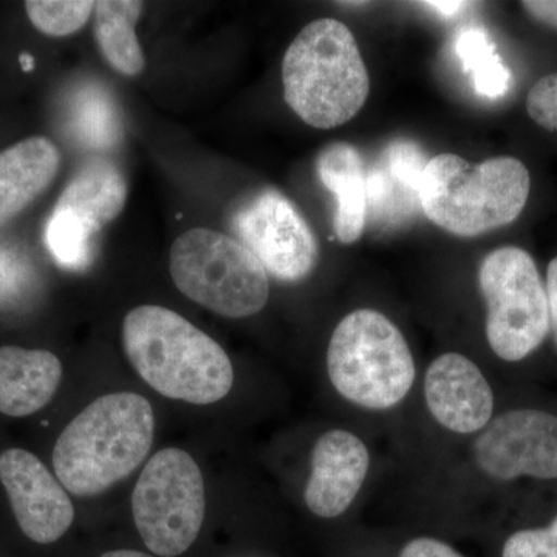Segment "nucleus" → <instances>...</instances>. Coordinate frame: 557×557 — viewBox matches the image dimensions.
Instances as JSON below:
<instances>
[{
  "label": "nucleus",
  "instance_id": "nucleus-1",
  "mask_svg": "<svg viewBox=\"0 0 557 557\" xmlns=\"http://www.w3.org/2000/svg\"><path fill=\"white\" fill-rule=\"evenodd\" d=\"M132 366L153 391L190 405L230 394L234 370L226 351L188 319L166 307L139 306L123 322Z\"/></svg>",
  "mask_w": 557,
  "mask_h": 557
},
{
  "label": "nucleus",
  "instance_id": "nucleus-2",
  "mask_svg": "<svg viewBox=\"0 0 557 557\" xmlns=\"http://www.w3.org/2000/svg\"><path fill=\"white\" fill-rule=\"evenodd\" d=\"M153 432L148 399L131 392L104 395L73 418L58 438L54 474L73 496H97L145 461Z\"/></svg>",
  "mask_w": 557,
  "mask_h": 557
},
{
  "label": "nucleus",
  "instance_id": "nucleus-3",
  "mask_svg": "<svg viewBox=\"0 0 557 557\" xmlns=\"http://www.w3.org/2000/svg\"><path fill=\"white\" fill-rule=\"evenodd\" d=\"M284 98L314 129H333L354 119L368 101L370 78L354 33L343 22H310L282 61Z\"/></svg>",
  "mask_w": 557,
  "mask_h": 557
},
{
  "label": "nucleus",
  "instance_id": "nucleus-4",
  "mask_svg": "<svg viewBox=\"0 0 557 557\" xmlns=\"http://www.w3.org/2000/svg\"><path fill=\"white\" fill-rule=\"evenodd\" d=\"M530 190V172L515 157L474 164L456 153H440L424 168L421 211L450 234L475 237L515 222Z\"/></svg>",
  "mask_w": 557,
  "mask_h": 557
},
{
  "label": "nucleus",
  "instance_id": "nucleus-5",
  "mask_svg": "<svg viewBox=\"0 0 557 557\" xmlns=\"http://www.w3.org/2000/svg\"><path fill=\"white\" fill-rule=\"evenodd\" d=\"M327 370L341 397L361 408L399 405L416 381V362L397 325L376 310L351 311L330 339Z\"/></svg>",
  "mask_w": 557,
  "mask_h": 557
},
{
  "label": "nucleus",
  "instance_id": "nucleus-6",
  "mask_svg": "<svg viewBox=\"0 0 557 557\" xmlns=\"http://www.w3.org/2000/svg\"><path fill=\"white\" fill-rule=\"evenodd\" d=\"M171 276L183 295L220 317H252L270 298L269 273L260 260L214 230L194 228L175 239Z\"/></svg>",
  "mask_w": 557,
  "mask_h": 557
},
{
  "label": "nucleus",
  "instance_id": "nucleus-7",
  "mask_svg": "<svg viewBox=\"0 0 557 557\" xmlns=\"http://www.w3.org/2000/svg\"><path fill=\"white\" fill-rule=\"evenodd\" d=\"M139 536L150 552L177 557L197 541L205 511L203 475L185 450L168 448L150 458L132 493Z\"/></svg>",
  "mask_w": 557,
  "mask_h": 557
},
{
  "label": "nucleus",
  "instance_id": "nucleus-8",
  "mask_svg": "<svg viewBox=\"0 0 557 557\" xmlns=\"http://www.w3.org/2000/svg\"><path fill=\"white\" fill-rule=\"evenodd\" d=\"M486 300V338L498 358L522 361L547 338V289L533 258L518 247L498 248L480 263Z\"/></svg>",
  "mask_w": 557,
  "mask_h": 557
},
{
  "label": "nucleus",
  "instance_id": "nucleus-9",
  "mask_svg": "<svg viewBox=\"0 0 557 557\" xmlns=\"http://www.w3.org/2000/svg\"><path fill=\"white\" fill-rule=\"evenodd\" d=\"M234 231L267 273L299 282L317 267L319 247L307 220L276 189H263L237 208Z\"/></svg>",
  "mask_w": 557,
  "mask_h": 557
},
{
  "label": "nucleus",
  "instance_id": "nucleus-10",
  "mask_svg": "<svg viewBox=\"0 0 557 557\" xmlns=\"http://www.w3.org/2000/svg\"><path fill=\"white\" fill-rule=\"evenodd\" d=\"M475 461L490 478L557 479V417L536 409L502 413L474 446Z\"/></svg>",
  "mask_w": 557,
  "mask_h": 557
},
{
  "label": "nucleus",
  "instance_id": "nucleus-11",
  "mask_svg": "<svg viewBox=\"0 0 557 557\" xmlns=\"http://www.w3.org/2000/svg\"><path fill=\"white\" fill-rule=\"evenodd\" d=\"M0 482L22 533L30 541L53 544L67 533L75 508L67 490L35 454L17 448L3 450Z\"/></svg>",
  "mask_w": 557,
  "mask_h": 557
},
{
  "label": "nucleus",
  "instance_id": "nucleus-12",
  "mask_svg": "<svg viewBox=\"0 0 557 557\" xmlns=\"http://www.w3.org/2000/svg\"><path fill=\"white\" fill-rule=\"evenodd\" d=\"M429 412L457 434H471L490 424L494 394L478 366L460 354H445L429 366L424 379Z\"/></svg>",
  "mask_w": 557,
  "mask_h": 557
},
{
  "label": "nucleus",
  "instance_id": "nucleus-13",
  "mask_svg": "<svg viewBox=\"0 0 557 557\" xmlns=\"http://www.w3.org/2000/svg\"><path fill=\"white\" fill-rule=\"evenodd\" d=\"M369 467V450L357 435L343 429L325 432L311 456V474L304 493L307 507L319 518H338L358 496Z\"/></svg>",
  "mask_w": 557,
  "mask_h": 557
},
{
  "label": "nucleus",
  "instance_id": "nucleus-14",
  "mask_svg": "<svg viewBox=\"0 0 557 557\" xmlns=\"http://www.w3.org/2000/svg\"><path fill=\"white\" fill-rule=\"evenodd\" d=\"M426 153L417 143L392 141L368 168V219L381 228L405 225L421 208Z\"/></svg>",
  "mask_w": 557,
  "mask_h": 557
},
{
  "label": "nucleus",
  "instance_id": "nucleus-15",
  "mask_svg": "<svg viewBox=\"0 0 557 557\" xmlns=\"http://www.w3.org/2000/svg\"><path fill=\"white\" fill-rule=\"evenodd\" d=\"M61 379V361L51 351L0 347V412L33 416L49 405Z\"/></svg>",
  "mask_w": 557,
  "mask_h": 557
},
{
  "label": "nucleus",
  "instance_id": "nucleus-16",
  "mask_svg": "<svg viewBox=\"0 0 557 557\" xmlns=\"http://www.w3.org/2000/svg\"><path fill=\"white\" fill-rule=\"evenodd\" d=\"M319 180L336 200L333 230L343 244H355L368 222V168L347 143H333L318 157Z\"/></svg>",
  "mask_w": 557,
  "mask_h": 557
},
{
  "label": "nucleus",
  "instance_id": "nucleus-17",
  "mask_svg": "<svg viewBox=\"0 0 557 557\" xmlns=\"http://www.w3.org/2000/svg\"><path fill=\"white\" fill-rule=\"evenodd\" d=\"M60 164V150L49 138H27L0 152V226L49 188Z\"/></svg>",
  "mask_w": 557,
  "mask_h": 557
},
{
  "label": "nucleus",
  "instance_id": "nucleus-18",
  "mask_svg": "<svg viewBox=\"0 0 557 557\" xmlns=\"http://www.w3.org/2000/svg\"><path fill=\"white\" fill-rule=\"evenodd\" d=\"M126 199V180L119 168L108 160H94L72 178L54 211L69 215L98 236L119 218Z\"/></svg>",
  "mask_w": 557,
  "mask_h": 557
},
{
  "label": "nucleus",
  "instance_id": "nucleus-19",
  "mask_svg": "<svg viewBox=\"0 0 557 557\" xmlns=\"http://www.w3.org/2000/svg\"><path fill=\"white\" fill-rule=\"evenodd\" d=\"M143 9L137 0H101L95 5V39L106 61L124 76H137L146 65L135 32Z\"/></svg>",
  "mask_w": 557,
  "mask_h": 557
},
{
  "label": "nucleus",
  "instance_id": "nucleus-20",
  "mask_svg": "<svg viewBox=\"0 0 557 557\" xmlns=\"http://www.w3.org/2000/svg\"><path fill=\"white\" fill-rule=\"evenodd\" d=\"M456 51L480 97L497 100L511 89V72L502 61L496 44L485 28L474 25L461 28L456 39Z\"/></svg>",
  "mask_w": 557,
  "mask_h": 557
},
{
  "label": "nucleus",
  "instance_id": "nucleus-21",
  "mask_svg": "<svg viewBox=\"0 0 557 557\" xmlns=\"http://www.w3.org/2000/svg\"><path fill=\"white\" fill-rule=\"evenodd\" d=\"M72 126L76 138L91 149H110L121 138L115 104L100 87L79 91L72 109Z\"/></svg>",
  "mask_w": 557,
  "mask_h": 557
},
{
  "label": "nucleus",
  "instance_id": "nucleus-22",
  "mask_svg": "<svg viewBox=\"0 0 557 557\" xmlns=\"http://www.w3.org/2000/svg\"><path fill=\"white\" fill-rule=\"evenodd\" d=\"M97 2L90 0H28V20L40 33L53 38L79 32L94 14Z\"/></svg>",
  "mask_w": 557,
  "mask_h": 557
},
{
  "label": "nucleus",
  "instance_id": "nucleus-23",
  "mask_svg": "<svg viewBox=\"0 0 557 557\" xmlns=\"http://www.w3.org/2000/svg\"><path fill=\"white\" fill-rule=\"evenodd\" d=\"M528 115L544 129L557 132V73L539 79L527 97Z\"/></svg>",
  "mask_w": 557,
  "mask_h": 557
},
{
  "label": "nucleus",
  "instance_id": "nucleus-24",
  "mask_svg": "<svg viewBox=\"0 0 557 557\" xmlns=\"http://www.w3.org/2000/svg\"><path fill=\"white\" fill-rule=\"evenodd\" d=\"M399 557H463L460 553L449 547L445 542L437 539L420 537L413 539L405 548Z\"/></svg>",
  "mask_w": 557,
  "mask_h": 557
},
{
  "label": "nucleus",
  "instance_id": "nucleus-25",
  "mask_svg": "<svg viewBox=\"0 0 557 557\" xmlns=\"http://www.w3.org/2000/svg\"><path fill=\"white\" fill-rule=\"evenodd\" d=\"M522 7L536 20L557 27V0H527Z\"/></svg>",
  "mask_w": 557,
  "mask_h": 557
},
{
  "label": "nucleus",
  "instance_id": "nucleus-26",
  "mask_svg": "<svg viewBox=\"0 0 557 557\" xmlns=\"http://www.w3.org/2000/svg\"><path fill=\"white\" fill-rule=\"evenodd\" d=\"M547 299L549 313V329L555 333L557 346V258L549 262L547 270Z\"/></svg>",
  "mask_w": 557,
  "mask_h": 557
},
{
  "label": "nucleus",
  "instance_id": "nucleus-27",
  "mask_svg": "<svg viewBox=\"0 0 557 557\" xmlns=\"http://www.w3.org/2000/svg\"><path fill=\"white\" fill-rule=\"evenodd\" d=\"M539 549L544 557H557V518L548 528H536Z\"/></svg>",
  "mask_w": 557,
  "mask_h": 557
},
{
  "label": "nucleus",
  "instance_id": "nucleus-28",
  "mask_svg": "<svg viewBox=\"0 0 557 557\" xmlns=\"http://www.w3.org/2000/svg\"><path fill=\"white\" fill-rule=\"evenodd\" d=\"M424 7H429V9L437 11V13L442 14V16L450 17L456 16V14L463 11L469 5L468 2H457V0H448V2H440V0H435V2H423Z\"/></svg>",
  "mask_w": 557,
  "mask_h": 557
},
{
  "label": "nucleus",
  "instance_id": "nucleus-29",
  "mask_svg": "<svg viewBox=\"0 0 557 557\" xmlns=\"http://www.w3.org/2000/svg\"><path fill=\"white\" fill-rule=\"evenodd\" d=\"M101 557H153L146 555V553L134 552V549H115V552L106 553Z\"/></svg>",
  "mask_w": 557,
  "mask_h": 557
}]
</instances>
